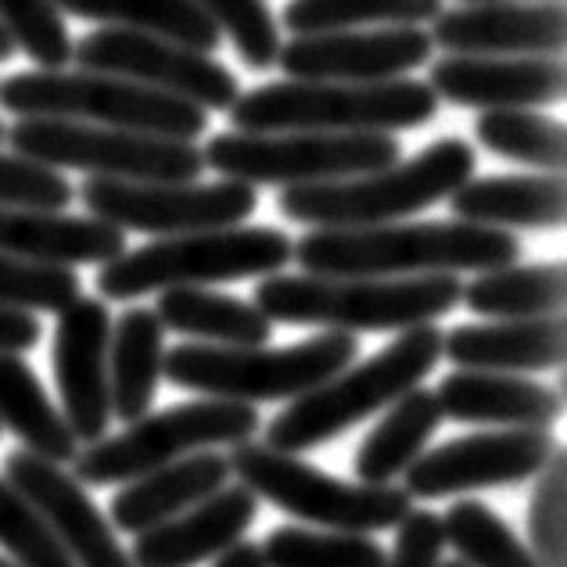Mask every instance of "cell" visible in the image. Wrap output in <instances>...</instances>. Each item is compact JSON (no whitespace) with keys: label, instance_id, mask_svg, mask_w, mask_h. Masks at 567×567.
<instances>
[{"label":"cell","instance_id":"cell-49","mask_svg":"<svg viewBox=\"0 0 567 567\" xmlns=\"http://www.w3.org/2000/svg\"><path fill=\"white\" fill-rule=\"evenodd\" d=\"M442 567H467L464 560H453V564H442Z\"/></svg>","mask_w":567,"mask_h":567},{"label":"cell","instance_id":"cell-33","mask_svg":"<svg viewBox=\"0 0 567 567\" xmlns=\"http://www.w3.org/2000/svg\"><path fill=\"white\" fill-rule=\"evenodd\" d=\"M439 14L442 0H288L280 19L295 37H317L355 25H424Z\"/></svg>","mask_w":567,"mask_h":567},{"label":"cell","instance_id":"cell-37","mask_svg":"<svg viewBox=\"0 0 567 567\" xmlns=\"http://www.w3.org/2000/svg\"><path fill=\"white\" fill-rule=\"evenodd\" d=\"M83 295L72 266L0 256V306L22 312H62Z\"/></svg>","mask_w":567,"mask_h":567},{"label":"cell","instance_id":"cell-44","mask_svg":"<svg viewBox=\"0 0 567 567\" xmlns=\"http://www.w3.org/2000/svg\"><path fill=\"white\" fill-rule=\"evenodd\" d=\"M43 327L33 312L0 306V352H29L33 346H40Z\"/></svg>","mask_w":567,"mask_h":567},{"label":"cell","instance_id":"cell-19","mask_svg":"<svg viewBox=\"0 0 567 567\" xmlns=\"http://www.w3.org/2000/svg\"><path fill=\"white\" fill-rule=\"evenodd\" d=\"M564 58L517 54V58H482L450 54L431 65L427 86L460 109L503 112V109H539L564 97Z\"/></svg>","mask_w":567,"mask_h":567},{"label":"cell","instance_id":"cell-50","mask_svg":"<svg viewBox=\"0 0 567 567\" xmlns=\"http://www.w3.org/2000/svg\"><path fill=\"white\" fill-rule=\"evenodd\" d=\"M4 133H8V130H4V123H0V141H4Z\"/></svg>","mask_w":567,"mask_h":567},{"label":"cell","instance_id":"cell-14","mask_svg":"<svg viewBox=\"0 0 567 567\" xmlns=\"http://www.w3.org/2000/svg\"><path fill=\"white\" fill-rule=\"evenodd\" d=\"M72 62L83 72H109V76L152 86L202 112H230V104L241 94L237 76L213 54L115 25L94 29L91 37L72 43Z\"/></svg>","mask_w":567,"mask_h":567},{"label":"cell","instance_id":"cell-12","mask_svg":"<svg viewBox=\"0 0 567 567\" xmlns=\"http://www.w3.org/2000/svg\"><path fill=\"white\" fill-rule=\"evenodd\" d=\"M259 410L251 402L198 399L184 406L162 410L126 424L123 435L101 439L91 450L72 456V477L80 485L133 482L147 471H158L173 460L213 450V445L251 442L259 431Z\"/></svg>","mask_w":567,"mask_h":567},{"label":"cell","instance_id":"cell-28","mask_svg":"<svg viewBox=\"0 0 567 567\" xmlns=\"http://www.w3.org/2000/svg\"><path fill=\"white\" fill-rule=\"evenodd\" d=\"M155 317L162 320V327L202 341V346L251 349V346H266L274 334V323L251 302L208 288L158 291Z\"/></svg>","mask_w":567,"mask_h":567},{"label":"cell","instance_id":"cell-15","mask_svg":"<svg viewBox=\"0 0 567 567\" xmlns=\"http://www.w3.org/2000/svg\"><path fill=\"white\" fill-rule=\"evenodd\" d=\"M557 450L560 442L549 427H499L453 439L413 460L402 492L410 499H439L474 488L520 485L532 482Z\"/></svg>","mask_w":567,"mask_h":567},{"label":"cell","instance_id":"cell-34","mask_svg":"<svg viewBox=\"0 0 567 567\" xmlns=\"http://www.w3.org/2000/svg\"><path fill=\"white\" fill-rule=\"evenodd\" d=\"M474 137L485 144L492 155H503L511 162H525L532 169L560 173L567 162V133L564 123L532 109H503L485 112L474 118Z\"/></svg>","mask_w":567,"mask_h":567},{"label":"cell","instance_id":"cell-29","mask_svg":"<svg viewBox=\"0 0 567 567\" xmlns=\"http://www.w3.org/2000/svg\"><path fill=\"white\" fill-rule=\"evenodd\" d=\"M439 424H442V410L435 392H427L421 384L410 388L406 395H399L388 406L381 424L363 439L360 453L352 460L355 477L363 485H392L427 450Z\"/></svg>","mask_w":567,"mask_h":567},{"label":"cell","instance_id":"cell-10","mask_svg":"<svg viewBox=\"0 0 567 567\" xmlns=\"http://www.w3.org/2000/svg\"><path fill=\"white\" fill-rule=\"evenodd\" d=\"M230 474L241 477V485L256 492V499L274 503L277 511L302 517L309 525H323L327 532L374 535L395 528L413 511V499L399 485L341 482L306 460L256 442H237L230 453Z\"/></svg>","mask_w":567,"mask_h":567},{"label":"cell","instance_id":"cell-4","mask_svg":"<svg viewBox=\"0 0 567 567\" xmlns=\"http://www.w3.org/2000/svg\"><path fill=\"white\" fill-rule=\"evenodd\" d=\"M439 97L427 83H323L284 80L237 94L230 118L241 133H395L431 123Z\"/></svg>","mask_w":567,"mask_h":567},{"label":"cell","instance_id":"cell-46","mask_svg":"<svg viewBox=\"0 0 567 567\" xmlns=\"http://www.w3.org/2000/svg\"><path fill=\"white\" fill-rule=\"evenodd\" d=\"M11 54H14V40L8 37V29L0 25V62H8Z\"/></svg>","mask_w":567,"mask_h":567},{"label":"cell","instance_id":"cell-6","mask_svg":"<svg viewBox=\"0 0 567 567\" xmlns=\"http://www.w3.org/2000/svg\"><path fill=\"white\" fill-rule=\"evenodd\" d=\"M295 256V241L274 227H223L158 237L155 245L133 248L97 270V291L109 302L166 291L205 288L248 277H274Z\"/></svg>","mask_w":567,"mask_h":567},{"label":"cell","instance_id":"cell-38","mask_svg":"<svg viewBox=\"0 0 567 567\" xmlns=\"http://www.w3.org/2000/svg\"><path fill=\"white\" fill-rule=\"evenodd\" d=\"M0 25L40 69H65L72 62V37L54 0H0Z\"/></svg>","mask_w":567,"mask_h":567},{"label":"cell","instance_id":"cell-48","mask_svg":"<svg viewBox=\"0 0 567 567\" xmlns=\"http://www.w3.org/2000/svg\"><path fill=\"white\" fill-rule=\"evenodd\" d=\"M0 567H19V564H14V560H4V557H0Z\"/></svg>","mask_w":567,"mask_h":567},{"label":"cell","instance_id":"cell-18","mask_svg":"<svg viewBox=\"0 0 567 567\" xmlns=\"http://www.w3.org/2000/svg\"><path fill=\"white\" fill-rule=\"evenodd\" d=\"M4 474L43 517V525L51 528V535L62 543L76 567H137L72 474H65L51 460L33 456L29 450L8 453Z\"/></svg>","mask_w":567,"mask_h":567},{"label":"cell","instance_id":"cell-26","mask_svg":"<svg viewBox=\"0 0 567 567\" xmlns=\"http://www.w3.org/2000/svg\"><path fill=\"white\" fill-rule=\"evenodd\" d=\"M456 219L477 227H525L557 230L567 216V190L560 173H525V176H471L450 194Z\"/></svg>","mask_w":567,"mask_h":567},{"label":"cell","instance_id":"cell-40","mask_svg":"<svg viewBox=\"0 0 567 567\" xmlns=\"http://www.w3.org/2000/svg\"><path fill=\"white\" fill-rule=\"evenodd\" d=\"M194 4L216 22L219 33L234 40V51L248 69L259 72L277 65L280 29L266 0H194Z\"/></svg>","mask_w":567,"mask_h":567},{"label":"cell","instance_id":"cell-25","mask_svg":"<svg viewBox=\"0 0 567 567\" xmlns=\"http://www.w3.org/2000/svg\"><path fill=\"white\" fill-rule=\"evenodd\" d=\"M126 251V230L94 216L37 213V208H0V256L86 266L112 262Z\"/></svg>","mask_w":567,"mask_h":567},{"label":"cell","instance_id":"cell-5","mask_svg":"<svg viewBox=\"0 0 567 567\" xmlns=\"http://www.w3.org/2000/svg\"><path fill=\"white\" fill-rule=\"evenodd\" d=\"M442 338L435 323L402 331L392 346L370 355L360 367H346L331 381L298 395L288 410L266 427V445L277 453H306L320 442L338 439L341 431L367 421L370 413L388 410L399 395L421 384L442 360Z\"/></svg>","mask_w":567,"mask_h":567},{"label":"cell","instance_id":"cell-3","mask_svg":"<svg viewBox=\"0 0 567 567\" xmlns=\"http://www.w3.org/2000/svg\"><path fill=\"white\" fill-rule=\"evenodd\" d=\"M477 169V155L467 141L442 137L427 144L410 162H395L381 173L352 176L331 184L284 187L277 208L284 219L306 223L317 230L381 227L402 216H416L424 208L445 202L456 187H464Z\"/></svg>","mask_w":567,"mask_h":567},{"label":"cell","instance_id":"cell-47","mask_svg":"<svg viewBox=\"0 0 567 567\" xmlns=\"http://www.w3.org/2000/svg\"><path fill=\"white\" fill-rule=\"evenodd\" d=\"M471 4H503V0H471Z\"/></svg>","mask_w":567,"mask_h":567},{"label":"cell","instance_id":"cell-8","mask_svg":"<svg viewBox=\"0 0 567 567\" xmlns=\"http://www.w3.org/2000/svg\"><path fill=\"white\" fill-rule=\"evenodd\" d=\"M360 355L349 331H327L288 349H227V346H176L162 355V374L176 388L230 402L298 399L341 374Z\"/></svg>","mask_w":567,"mask_h":567},{"label":"cell","instance_id":"cell-27","mask_svg":"<svg viewBox=\"0 0 567 567\" xmlns=\"http://www.w3.org/2000/svg\"><path fill=\"white\" fill-rule=\"evenodd\" d=\"M166 327L155 309H126L112 323L109 338V395L112 416L118 421H141L147 416L158 392L162 355H166Z\"/></svg>","mask_w":567,"mask_h":567},{"label":"cell","instance_id":"cell-20","mask_svg":"<svg viewBox=\"0 0 567 567\" xmlns=\"http://www.w3.org/2000/svg\"><path fill=\"white\" fill-rule=\"evenodd\" d=\"M564 0H503L442 11L431 43L445 54H564Z\"/></svg>","mask_w":567,"mask_h":567},{"label":"cell","instance_id":"cell-35","mask_svg":"<svg viewBox=\"0 0 567 567\" xmlns=\"http://www.w3.org/2000/svg\"><path fill=\"white\" fill-rule=\"evenodd\" d=\"M442 535L467 567H539L520 535L482 499H460L442 517Z\"/></svg>","mask_w":567,"mask_h":567},{"label":"cell","instance_id":"cell-43","mask_svg":"<svg viewBox=\"0 0 567 567\" xmlns=\"http://www.w3.org/2000/svg\"><path fill=\"white\" fill-rule=\"evenodd\" d=\"M395 549L384 560V567H442V517L431 511H410L399 520Z\"/></svg>","mask_w":567,"mask_h":567},{"label":"cell","instance_id":"cell-30","mask_svg":"<svg viewBox=\"0 0 567 567\" xmlns=\"http://www.w3.org/2000/svg\"><path fill=\"white\" fill-rule=\"evenodd\" d=\"M0 427L14 431L29 453L51 464H65L80 453L62 410L48 399L37 370L19 352H0Z\"/></svg>","mask_w":567,"mask_h":567},{"label":"cell","instance_id":"cell-42","mask_svg":"<svg viewBox=\"0 0 567 567\" xmlns=\"http://www.w3.org/2000/svg\"><path fill=\"white\" fill-rule=\"evenodd\" d=\"M76 190L62 173L25 155H0V208H37L65 213Z\"/></svg>","mask_w":567,"mask_h":567},{"label":"cell","instance_id":"cell-9","mask_svg":"<svg viewBox=\"0 0 567 567\" xmlns=\"http://www.w3.org/2000/svg\"><path fill=\"white\" fill-rule=\"evenodd\" d=\"M202 158L223 181L302 187L381 173L402 158V144L392 133H216Z\"/></svg>","mask_w":567,"mask_h":567},{"label":"cell","instance_id":"cell-11","mask_svg":"<svg viewBox=\"0 0 567 567\" xmlns=\"http://www.w3.org/2000/svg\"><path fill=\"white\" fill-rule=\"evenodd\" d=\"M4 137L14 155L51 169H80L97 181L130 184H190L205 173L202 147L152 133L109 130L65 118H19Z\"/></svg>","mask_w":567,"mask_h":567},{"label":"cell","instance_id":"cell-1","mask_svg":"<svg viewBox=\"0 0 567 567\" xmlns=\"http://www.w3.org/2000/svg\"><path fill=\"white\" fill-rule=\"evenodd\" d=\"M520 241L511 230L464 219L381 223V227L312 230L295 245L298 266L317 277H424L485 274L514 266Z\"/></svg>","mask_w":567,"mask_h":567},{"label":"cell","instance_id":"cell-39","mask_svg":"<svg viewBox=\"0 0 567 567\" xmlns=\"http://www.w3.org/2000/svg\"><path fill=\"white\" fill-rule=\"evenodd\" d=\"M567 456L557 450L549 464L535 474V492L528 506L532 557L539 567H567Z\"/></svg>","mask_w":567,"mask_h":567},{"label":"cell","instance_id":"cell-17","mask_svg":"<svg viewBox=\"0 0 567 567\" xmlns=\"http://www.w3.org/2000/svg\"><path fill=\"white\" fill-rule=\"evenodd\" d=\"M109 338L112 312L101 298L80 295L58 312L54 327V381L62 392V416L76 442L94 445L112 424L109 395Z\"/></svg>","mask_w":567,"mask_h":567},{"label":"cell","instance_id":"cell-2","mask_svg":"<svg viewBox=\"0 0 567 567\" xmlns=\"http://www.w3.org/2000/svg\"><path fill=\"white\" fill-rule=\"evenodd\" d=\"M456 274L424 277H266L256 306L270 323H309L331 331H410L460 306Z\"/></svg>","mask_w":567,"mask_h":567},{"label":"cell","instance_id":"cell-32","mask_svg":"<svg viewBox=\"0 0 567 567\" xmlns=\"http://www.w3.org/2000/svg\"><path fill=\"white\" fill-rule=\"evenodd\" d=\"M567 274L564 262H535V266H499V270L477 274L464 284L460 302L477 317L492 320H535L564 312Z\"/></svg>","mask_w":567,"mask_h":567},{"label":"cell","instance_id":"cell-23","mask_svg":"<svg viewBox=\"0 0 567 567\" xmlns=\"http://www.w3.org/2000/svg\"><path fill=\"white\" fill-rule=\"evenodd\" d=\"M442 355L460 370L543 374L564 363V312L535 320L464 323L442 338Z\"/></svg>","mask_w":567,"mask_h":567},{"label":"cell","instance_id":"cell-45","mask_svg":"<svg viewBox=\"0 0 567 567\" xmlns=\"http://www.w3.org/2000/svg\"><path fill=\"white\" fill-rule=\"evenodd\" d=\"M216 567H266V560H262V549L245 539V543H234L230 549H223Z\"/></svg>","mask_w":567,"mask_h":567},{"label":"cell","instance_id":"cell-31","mask_svg":"<svg viewBox=\"0 0 567 567\" xmlns=\"http://www.w3.org/2000/svg\"><path fill=\"white\" fill-rule=\"evenodd\" d=\"M54 8L72 19L162 37L202 54H216L223 37L194 0H54Z\"/></svg>","mask_w":567,"mask_h":567},{"label":"cell","instance_id":"cell-21","mask_svg":"<svg viewBox=\"0 0 567 567\" xmlns=\"http://www.w3.org/2000/svg\"><path fill=\"white\" fill-rule=\"evenodd\" d=\"M256 492L245 485H223L216 496L202 499L181 517L137 535L130 557L137 567H194L241 543V535L256 525Z\"/></svg>","mask_w":567,"mask_h":567},{"label":"cell","instance_id":"cell-41","mask_svg":"<svg viewBox=\"0 0 567 567\" xmlns=\"http://www.w3.org/2000/svg\"><path fill=\"white\" fill-rule=\"evenodd\" d=\"M0 546L19 567H76L54 539L43 517L8 477H0Z\"/></svg>","mask_w":567,"mask_h":567},{"label":"cell","instance_id":"cell-22","mask_svg":"<svg viewBox=\"0 0 567 567\" xmlns=\"http://www.w3.org/2000/svg\"><path fill=\"white\" fill-rule=\"evenodd\" d=\"M435 399L450 421L496 427H554L564 410L560 388L488 370H453L435 388Z\"/></svg>","mask_w":567,"mask_h":567},{"label":"cell","instance_id":"cell-7","mask_svg":"<svg viewBox=\"0 0 567 567\" xmlns=\"http://www.w3.org/2000/svg\"><path fill=\"white\" fill-rule=\"evenodd\" d=\"M0 109L19 118H65L169 141H194L208 130V115L181 97L83 69H40L0 80Z\"/></svg>","mask_w":567,"mask_h":567},{"label":"cell","instance_id":"cell-13","mask_svg":"<svg viewBox=\"0 0 567 567\" xmlns=\"http://www.w3.org/2000/svg\"><path fill=\"white\" fill-rule=\"evenodd\" d=\"M76 194L91 208L94 219L112 223L118 230L158 234V237L237 227L259 205L256 187L241 181L130 184V181H97V176H91Z\"/></svg>","mask_w":567,"mask_h":567},{"label":"cell","instance_id":"cell-16","mask_svg":"<svg viewBox=\"0 0 567 567\" xmlns=\"http://www.w3.org/2000/svg\"><path fill=\"white\" fill-rule=\"evenodd\" d=\"M435 43L421 25H384V29H341V33L295 37L280 43L277 65L288 80L323 83H381L399 80L431 62Z\"/></svg>","mask_w":567,"mask_h":567},{"label":"cell","instance_id":"cell-36","mask_svg":"<svg viewBox=\"0 0 567 567\" xmlns=\"http://www.w3.org/2000/svg\"><path fill=\"white\" fill-rule=\"evenodd\" d=\"M266 567H384L388 554L370 535L352 532H309L284 525L266 535Z\"/></svg>","mask_w":567,"mask_h":567},{"label":"cell","instance_id":"cell-24","mask_svg":"<svg viewBox=\"0 0 567 567\" xmlns=\"http://www.w3.org/2000/svg\"><path fill=\"white\" fill-rule=\"evenodd\" d=\"M230 477V456L223 453L202 450L181 456L166 467L133 477L112 499V525L126 535H144L173 517H181L202 499L216 496Z\"/></svg>","mask_w":567,"mask_h":567}]
</instances>
